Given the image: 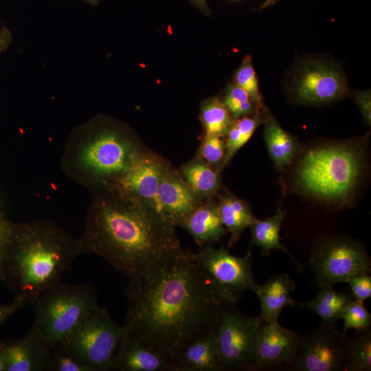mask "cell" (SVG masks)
<instances>
[{
    "label": "cell",
    "instance_id": "obj_1",
    "mask_svg": "<svg viewBox=\"0 0 371 371\" xmlns=\"http://www.w3.org/2000/svg\"><path fill=\"white\" fill-rule=\"evenodd\" d=\"M124 326L174 355L212 328L225 303L238 300L221 289L182 249L153 269L130 278Z\"/></svg>",
    "mask_w": 371,
    "mask_h": 371
},
{
    "label": "cell",
    "instance_id": "obj_2",
    "mask_svg": "<svg viewBox=\"0 0 371 371\" xmlns=\"http://www.w3.org/2000/svg\"><path fill=\"white\" fill-rule=\"evenodd\" d=\"M175 227L148 202L106 186L98 187L78 241L82 254L98 255L132 278L183 249Z\"/></svg>",
    "mask_w": 371,
    "mask_h": 371
},
{
    "label": "cell",
    "instance_id": "obj_3",
    "mask_svg": "<svg viewBox=\"0 0 371 371\" xmlns=\"http://www.w3.org/2000/svg\"><path fill=\"white\" fill-rule=\"evenodd\" d=\"M78 239L49 221L8 226L0 245V279L16 297L30 300L61 282L77 256Z\"/></svg>",
    "mask_w": 371,
    "mask_h": 371
},
{
    "label": "cell",
    "instance_id": "obj_4",
    "mask_svg": "<svg viewBox=\"0 0 371 371\" xmlns=\"http://www.w3.org/2000/svg\"><path fill=\"white\" fill-rule=\"evenodd\" d=\"M76 135L74 168L98 188L115 183L134 155L146 149L128 126L104 116L80 127Z\"/></svg>",
    "mask_w": 371,
    "mask_h": 371
},
{
    "label": "cell",
    "instance_id": "obj_5",
    "mask_svg": "<svg viewBox=\"0 0 371 371\" xmlns=\"http://www.w3.org/2000/svg\"><path fill=\"white\" fill-rule=\"evenodd\" d=\"M28 304L34 313L30 328L50 347L65 341L100 306L92 284L62 281L38 293Z\"/></svg>",
    "mask_w": 371,
    "mask_h": 371
},
{
    "label": "cell",
    "instance_id": "obj_6",
    "mask_svg": "<svg viewBox=\"0 0 371 371\" xmlns=\"http://www.w3.org/2000/svg\"><path fill=\"white\" fill-rule=\"evenodd\" d=\"M363 170L362 152L346 144L309 150L296 170L297 184L307 194L328 201L347 198Z\"/></svg>",
    "mask_w": 371,
    "mask_h": 371
},
{
    "label": "cell",
    "instance_id": "obj_7",
    "mask_svg": "<svg viewBox=\"0 0 371 371\" xmlns=\"http://www.w3.org/2000/svg\"><path fill=\"white\" fill-rule=\"evenodd\" d=\"M125 333L104 306H99L63 344L90 371L113 370Z\"/></svg>",
    "mask_w": 371,
    "mask_h": 371
},
{
    "label": "cell",
    "instance_id": "obj_8",
    "mask_svg": "<svg viewBox=\"0 0 371 371\" xmlns=\"http://www.w3.org/2000/svg\"><path fill=\"white\" fill-rule=\"evenodd\" d=\"M236 304H224L212 326L223 370H254L256 340L262 320L247 315Z\"/></svg>",
    "mask_w": 371,
    "mask_h": 371
},
{
    "label": "cell",
    "instance_id": "obj_9",
    "mask_svg": "<svg viewBox=\"0 0 371 371\" xmlns=\"http://www.w3.org/2000/svg\"><path fill=\"white\" fill-rule=\"evenodd\" d=\"M308 264L318 286H333L352 276L371 272L370 257L363 245L342 235L322 238L313 247Z\"/></svg>",
    "mask_w": 371,
    "mask_h": 371
},
{
    "label": "cell",
    "instance_id": "obj_10",
    "mask_svg": "<svg viewBox=\"0 0 371 371\" xmlns=\"http://www.w3.org/2000/svg\"><path fill=\"white\" fill-rule=\"evenodd\" d=\"M350 338L335 324L322 322L313 331L301 335L293 363L297 371L346 370Z\"/></svg>",
    "mask_w": 371,
    "mask_h": 371
},
{
    "label": "cell",
    "instance_id": "obj_11",
    "mask_svg": "<svg viewBox=\"0 0 371 371\" xmlns=\"http://www.w3.org/2000/svg\"><path fill=\"white\" fill-rule=\"evenodd\" d=\"M196 264L228 295L239 300L246 291L256 293L260 287L254 276L252 253L244 256L232 255L224 246L199 247L192 252Z\"/></svg>",
    "mask_w": 371,
    "mask_h": 371
},
{
    "label": "cell",
    "instance_id": "obj_12",
    "mask_svg": "<svg viewBox=\"0 0 371 371\" xmlns=\"http://www.w3.org/2000/svg\"><path fill=\"white\" fill-rule=\"evenodd\" d=\"M293 91L297 102L308 104L337 101L350 93L341 70L333 63L318 59L301 65L293 80Z\"/></svg>",
    "mask_w": 371,
    "mask_h": 371
},
{
    "label": "cell",
    "instance_id": "obj_13",
    "mask_svg": "<svg viewBox=\"0 0 371 371\" xmlns=\"http://www.w3.org/2000/svg\"><path fill=\"white\" fill-rule=\"evenodd\" d=\"M113 370L173 371V355L161 345L125 328Z\"/></svg>",
    "mask_w": 371,
    "mask_h": 371
},
{
    "label": "cell",
    "instance_id": "obj_14",
    "mask_svg": "<svg viewBox=\"0 0 371 371\" xmlns=\"http://www.w3.org/2000/svg\"><path fill=\"white\" fill-rule=\"evenodd\" d=\"M170 166L162 157L145 149L134 155L126 172L111 186L155 207L159 184Z\"/></svg>",
    "mask_w": 371,
    "mask_h": 371
},
{
    "label": "cell",
    "instance_id": "obj_15",
    "mask_svg": "<svg viewBox=\"0 0 371 371\" xmlns=\"http://www.w3.org/2000/svg\"><path fill=\"white\" fill-rule=\"evenodd\" d=\"M301 335L282 326L278 321L261 324L256 336L255 356L256 370L286 366L296 355Z\"/></svg>",
    "mask_w": 371,
    "mask_h": 371
},
{
    "label": "cell",
    "instance_id": "obj_16",
    "mask_svg": "<svg viewBox=\"0 0 371 371\" xmlns=\"http://www.w3.org/2000/svg\"><path fill=\"white\" fill-rule=\"evenodd\" d=\"M204 199L170 166L162 177L154 201L155 207L176 227Z\"/></svg>",
    "mask_w": 371,
    "mask_h": 371
},
{
    "label": "cell",
    "instance_id": "obj_17",
    "mask_svg": "<svg viewBox=\"0 0 371 371\" xmlns=\"http://www.w3.org/2000/svg\"><path fill=\"white\" fill-rule=\"evenodd\" d=\"M5 341V371H46L51 348L31 328Z\"/></svg>",
    "mask_w": 371,
    "mask_h": 371
},
{
    "label": "cell",
    "instance_id": "obj_18",
    "mask_svg": "<svg viewBox=\"0 0 371 371\" xmlns=\"http://www.w3.org/2000/svg\"><path fill=\"white\" fill-rule=\"evenodd\" d=\"M173 371H223L212 328L174 355Z\"/></svg>",
    "mask_w": 371,
    "mask_h": 371
},
{
    "label": "cell",
    "instance_id": "obj_19",
    "mask_svg": "<svg viewBox=\"0 0 371 371\" xmlns=\"http://www.w3.org/2000/svg\"><path fill=\"white\" fill-rule=\"evenodd\" d=\"M214 198L204 199L178 225L190 234L199 247L213 245L227 233L221 218L218 201Z\"/></svg>",
    "mask_w": 371,
    "mask_h": 371
},
{
    "label": "cell",
    "instance_id": "obj_20",
    "mask_svg": "<svg viewBox=\"0 0 371 371\" xmlns=\"http://www.w3.org/2000/svg\"><path fill=\"white\" fill-rule=\"evenodd\" d=\"M295 284L286 273L268 278L256 291L260 302V318L264 322H276L282 311L287 306L300 304L291 297Z\"/></svg>",
    "mask_w": 371,
    "mask_h": 371
},
{
    "label": "cell",
    "instance_id": "obj_21",
    "mask_svg": "<svg viewBox=\"0 0 371 371\" xmlns=\"http://www.w3.org/2000/svg\"><path fill=\"white\" fill-rule=\"evenodd\" d=\"M263 137L271 159L280 172L293 161L300 150L295 137L284 130L266 107L262 109Z\"/></svg>",
    "mask_w": 371,
    "mask_h": 371
},
{
    "label": "cell",
    "instance_id": "obj_22",
    "mask_svg": "<svg viewBox=\"0 0 371 371\" xmlns=\"http://www.w3.org/2000/svg\"><path fill=\"white\" fill-rule=\"evenodd\" d=\"M218 210L223 224L230 238L227 247L230 249L238 240L244 230L257 218L248 203L229 190L218 194Z\"/></svg>",
    "mask_w": 371,
    "mask_h": 371
},
{
    "label": "cell",
    "instance_id": "obj_23",
    "mask_svg": "<svg viewBox=\"0 0 371 371\" xmlns=\"http://www.w3.org/2000/svg\"><path fill=\"white\" fill-rule=\"evenodd\" d=\"M286 214V211L280 207L273 216L264 220L256 219L249 226L250 243L251 245H255L260 247L261 254L265 256H269L272 250L282 251L292 259L296 267L302 271V265L295 259L280 241V232Z\"/></svg>",
    "mask_w": 371,
    "mask_h": 371
},
{
    "label": "cell",
    "instance_id": "obj_24",
    "mask_svg": "<svg viewBox=\"0 0 371 371\" xmlns=\"http://www.w3.org/2000/svg\"><path fill=\"white\" fill-rule=\"evenodd\" d=\"M184 181L201 198L214 197L221 188L220 172L200 158L195 157L179 170Z\"/></svg>",
    "mask_w": 371,
    "mask_h": 371
},
{
    "label": "cell",
    "instance_id": "obj_25",
    "mask_svg": "<svg viewBox=\"0 0 371 371\" xmlns=\"http://www.w3.org/2000/svg\"><path fill=\"white\" fill-rule=\"evenodd\" d=\"M352 300L350 289L337 291L330 285L322 284L319 285L315 297L307 302H300V305L313 311L322 319V322L335 324L341 319L344 308Z\"/></svg>",
    "mask_w": 371,
    "mask_h": 371
},
{
    "label": "cell",
    "instance_id": "obj_26",
    "mask_svg": "<svg viewBox=\"0 0 371 371\" xmlns=\"http://www.w3.org/2000/svg\"><path fill=\"white\" fill-rule=\"evenodd\" d=\"M200 120L205 135L226 137L234 120L227 109L218 97H211L201 103Z\"/></svg>",
    "mask_w": 371,
    "mask_h": 371
},
{
    "label": "cell",
    "instance_id": "obj_27",
    "mask_svg": "<svg viewBox=\"0 0 371 371\" xmlns=\"http://www.w3.org/2000/svg\"><path fill=\"white\" fill-rule=\"evenodd\" d=\"M262 109L253 115L243 116L234 120L225 137L226 154L223 169L230 162L238 150L249 140L256 128L262 124L264 120Z\"/></svg>",
    "mask_w": 371,
    "mask_h": 371
},
{
    "label": "cell",
    "instance_id": "obj_28",
    "mask_svg": "<svg viewBox=\"0 0 371 371\" xmlns=\"http://www.w3.org/2000/svg\"><path fill=\"white\" fill-rule=\"evenodd\" d=\"M371 370V330L368 328L355 330L350 338L347 371H370Z\"/></svg>",
    "mask_w": 371,
    "mask_h": 371
},
{
    "label": "cell",
    "instance_id": "obj_29",
    "mask_svg": "<svg viewBox=\"0 0 371 371\" xmlns=\"http://www.w3.org/2000/svg\"><path fill=\"white\" fill-rule=\"evenodd\" d=\"M221 99L234 120L253 115L265 106H258L247 91L234 82L227 85Z\"/></svg>",
    "mask_w": 371,
    "mask_h": 371
},
{
    "label": "cell",
    "instance_id": "obj_30",
    "mask_svg": "<svg viewBox=\"0 0 371 371\" xmlns=\"http://www.w3.org/2000/svg\"><path fill=\"white\" fill-rule=\"evenodd\" d=\"M225 154L226 142L225 137L203 135L196 157L203 160L220 172L223 170Z\"/></svg>",
    "mask_w": 371,
    "mask_h": 371
},
{
    "label": "cell",
    "instance_id": "obj_31",
    "mask_svg": "<svg viewBox=\"0 0 371 371\" xmlns=\"http://www.w3.org/2000/svg\"><path fill=\"white\" fill-rule=\"evenodd\" d=\"M234 82L247 91L258 106H264L251 56L247 55L243 59L241 64L234 72Z\"/></svg>",
    "mask_w": 371,
    "mask_h": 371
},
{
    "label": "cell",
    "instance_id": "obj_32",
    "mask_svg": "<svg viewBox=\"0 0 371 371\" xmlns=\"http://www.w3.org/2000/svg\"><path fill=\"white\" fill-rule=\"evenodd\" d=\"M46 371H90L63 344L51 348Z\"/></svg>",
    "mask_w": 371,
    "mask_h": 371
},
{
    "label": "cell",
    "instance_id": "obj_33",
    "mask_svg": "<svg viewBox=\"0 0 371 371\" xmlns=\"http://www.w3.org/2000/svg\"><path fill=\"white\" fill-rule=\"evenodd\" d=\"M341 319L344 321L342 330L346 333L348 330H362L370 327L371 314L366 308L364 303L351 300L344 308Z\"/></svg>",
    "mask_w": 371,
    "mask_h": 371
},
{
    "label": "cell",
    "instance_id": "obj_34",
    "mask_svg": "<svg viewBox=\"0 0 371 371\" xmlns=\"http://www.w3.org/2000/svg\"><path fill=\"white\" fill-rule=\"evenodd\" d=\"M350 286L353 300L364 302L371 297V276L370 273L352 276L346 282Z\"/></svg>",
    "mask_w": 371,
    "mask_h": 371
},
{
    "label": "cell",
    "instance_id": "obj_35",
    "mask_svg": "<svg viewBox=\"0 0 371 371\" xmlns=\"http://www.w3.org/2000/svg\"><path fill=\"white\" fill-rule=\"evenodd\" d=\"M354 100L358 105L361 113L366 122L370 125L371 98L370 91H356L353 95Z\"/></svg>",
    "mask_w": 371,
    "mask_h": 371
},
{
    "label": "cell",
    "instance_id": "obj_36",
    "mask_svg": "<svg viewBox=\"0 0 371 371\" xmlns=\"http://www.w3.org/2000/svg\"><path fill=\"white\" fill-rule=\"evenodd\" d=\"M27 304H28V302L25 299L16 297L9 304H0V327L13 314Z\"/></svg>",
    "mask_w": 371,
    "mask_h": 371
},
{
    "label": "cell",
    "instance_id": "obj_37",
    "mask_svg": "<svg viewBox=\"0 0 371 371\" xmlns=\"http://www.w3.org/2000/svg\"><path fill=\"white\" fill-rule=\"evenodd\" d=\"M13 36L6 27L0 28V54L5 51L12 44Z\"/></svg>",
    "mask_w": 371,
    "mask_h": 371
},
{
    "label": "cell",
    "instance_id": "obj_38",
    "mask_svg": "<svg viewBox=\"0 0 371 371\" xmlns=\"http://www.w3.org/2000/svg\"><path fill=\"white\" fill-rule=\"evenodd\" d=\"M191 3L203 14L209 16L211 14V10L207 4V0H190Z\"/></svg>",
    "mask_w": 371,
    "mask_h": 371
},
{
    "label": "cell",
    "instance_id": "obj_39",
    "mask_svg": "<svg viewBox=\"0 0 371 371\" xmlns=\"http://www.w3.org/2000/svg\"><path fill=\"white\" fill-rule=\"evenodd\" d=\"M6 369V353L5 341H0V371H5Z\"/></svg>",
    "mask_w": 371,
    "mask_h": 371
},
{
    "label": "cell",
    "instance_id": "obj_40",
    "mask_svg": "<svg viewBox=\"0 0 371 371\" xmlns=\"http://www.w3.org/2000/svg\"><path fill=\"white\" fill-rule=\"evenodd\" d=\"M279 0H265L260 5L259 10L266 9L267 8L273 5Z\"/></svg>",
    "mask_w": 371,
    "mask_h": 371
},
{
    "label": "cell",
    "instance_id": "obj_41",
    "mask_svg": "<svg viewBox=\"0 0 371 371\" xmlns=\"http://www.w3.org/2000/svg\"><path fill=\"white\" fill-rule=\"evenodd\" d=\"M84 2L89 3V5H91L93 6H97L98 5L101 0H82Z\"/></svg>",
    "mask_w": 371,
    "mask_h": 371
}]
</instances>
